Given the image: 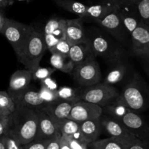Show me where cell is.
I'll list each match as a JSON object with an SVG mask.
<instances>
[{
    "label": "cell",
    "mask_w": 149,
    "mask_h": 149,
    "mask_svg": "<svg viewBox=\"0 0 149 149\" xmlns=\"http://www.w3.org/2000/svg\"><path fill=\"white\" fill-rule=\"evenodd\" d=\"M60 149H71L70 146L67 144L66 142L63 139L62 137L61 138V148H60Z\"/></svg>",
    "instance_id": "cell-45"
},
{
    "label": "cell",
    "mask_w": 149,
    "mask_h": 149,
    "mask_svg": "<svg viewBox=\"0 0 149 149\" xmlns=\"http://www.w3.org/2000/svg\"><path fill=\"white\" fill-rule=\"evenodd\" d=\"M103 1H111V2H113L114 4H116V5L120 7L121 5V2H120V0H103Z\"/></svg>",
    "instance_id": "cell-46"
},
{
    "label": "cell",
    "mask_w": 149,
    "mask_h": 149,
    "mask_svg": "<svg viewBox=\"0 0 149 149\" xmlns=\"http://www.w3.org/2000/svg\"><path fill=\"white\" fill-rule=\"evenodd\" d=\"M90 149H127L126 146L118 138L109 137L105 139H98L88 144Z\"/></svg>",
    "instance_id": "cell-26"
},
{
    "label": "cell",
    "mask_w": 149,
    "mask_h": 149,
    "mask_svg": "<svg viewBox=\"0 0 149 149\" xmlns=\"http://www.w3.org/2000/svg\"><path fill=\"white\" fill-rule=\"evenodd\" d=\"M141 64L146 74L149 77V58H141Z\"/></svg>",
    "instance_id": "cell-41"
},
{
    "label": "cell",
    "mask_w": 149,
    "mask_h": 149,
    "mask_svg": "<svg viewBox=\"0 0 149 149\" xmlns=\"http://www.w3.org/2000/svg\"><path fill=\"white\" fill-rule=\"evenodd\" d=\"M37 129V110L16 108L15 110L9 117L7 134L24 145L36 139Z\"/></svg>",
    "instance_id": "cell-1"
},
{
    "label": "cell",
    "mask_w": 149,
    "mask_h": 149,
    "mask_svg": "<svg viewBox=\"0 0 149 149\" xmlns=\"http://www.w3.org/2000/svg\"><path fill=\"white\" fill-rule=\"evenodd\" d=\"M61 137L71 149H88V143L84 140L80 131L72 135L61 134Z\"/></svg>",
    "instance_id": "cell-30"
},
{
    "label": "cell",
    "mask_w": 149,
    "mask_h": 149,
    "mask_svg": "<svg viewBox=\"0 0 149 149\" xmlns=\"http://www.w3.org/2000/svg\"><path fill=\"white\" fill-rule=\"evenodd\" d=\"M103 115V108L84 100L74 102L68 118L79 123L100 118Z\"/></svg>",
    "instance_id": "cell-10"
},
{
    "label": "cell",
    "mask_w": 149,
    "mask_h": 149,
    "mask_svg": "<svg viewBox=\"0 0 149 149\" xmlns=\"http://www.w3.org/2000/svg\"><path fill=\"white\" fill-rule=\"evenodd\" d=\"M132 52L140 58H149V26L141 22L131 34Z\"/></svg>",
    "instance_id": "cell-11"
},
{
    "label": "cell",
    "mask_w": 149,
    "mask_h": 149,
    "mask_svg": "<svg viewBox=\"0 0 149 149\" xmlns=\"http://www.w3.org/2000/svg\"><path fill=\"white\" fill-rule=\"evenodd\" d=\"M47 50L44 32L32 26L22 56L18 61L25 69L33 72L40 66L41 60Z\"/></svg>",
    "instance_id": "cell-2"
},
{
    "label": "cell",
    "mask_w": 149,
    "mask_h": 149,
    "mask_svg": "<svg viewBox=\"0 0 149 149\" xmlns=\"http://www.w3.org/2000/svg\"><path fill=\"white\" fill-rule=\"evenodd\" d=\"M17 1H26V2H30V1H33V0H17Z\"/></svg>",
    "instance_id": "cell-48"
},
{
    "label": "cell",
    "mask_w": 149,
    "mask_h": 149,
    "mask_svg": "<svg viewBox=\"0 0 149 149\" xmlns=\"http://www.w3.org/2000/svg\"><path fill=\"white\" fill-rule=\"evenodd\" d=\"M14 0H0V8L7 7L13 4Z\"/></svg>",
    "instance_id": "cell-43"
},
{
    "label": "cell",
    "mask_w": 149,
    "mask_h": 149,
    "mask_svg": "<svg viewBox=\"0 0 149 149\" xmlns=\"http://www.w3.org/2000/svg\"><path fill=\"white\" fill-rule=\"evenodd\" d=\"M49 62L52 67L56 70L68 74H71L75 67V65L70 60L69 57L63 56L55 53H51Z\"/></svg>",
    "instance_id": "cell-24"
},
{
    "label": "cell",
    "mask_w": 149,
    "mask_h": 149,
    "mask_svg": "<svg viewBox=\"0 0 149 149\" xmlns=\"http://www.w3.org/2000/svg\"><path fill=\"white\" fill-rule=\"evenodd\" d=\"M32 80L31 71L26 69L17 70L11 75L7 92L11 96L18 94L29 89Z\"/></svg>",
    "instance_id": "cell-15"
},
{
    "label": "cell",
    "mask_w": 149,
    "mask_h": 149,
    "mask_svg": "<svg viewBox=\"0 0 149 149\" xmlns=\"http://www.w3.org/2000/svg\"><path fill=\"white\" fill-rule=\"evenodd\" d=\"M97 23L115 39L121 42H125L129 34L122 22L119 7L109 13L103 19L99 20Z\"/></svg>",
    "instance_id": "cell-8"
},
{
    "label": "cell",
    "mask_w": 149,
    "mask_h": 149,
    "mask_svg": "<svg viewBox=\"0 0 149 149\" xmlns=\"http://www.w3.org/2000/svg\"><path fill=\"white\" fill-rule=\"evenodd\" d=\"M39 92L40 93L42 99L47 104L52 103V102L59 100L58 94H57V91L51 90V89H48V88L45 87V86H41L40 90L39 91Z\"/></svg>",
    "instance_id": "cell-34"
},
{
    "label": "cell",
    "mask_w": 149,
    "mask_h": 149,
    "mask_svg": "<svg viewBox=\"0 0 149 149\" xmlns=\"http://www.w3.org/2000/svg\"><path fill=\"white\" fill-rule=\"evenodd\" d=\"M119 13L125 29L128 34L131 35L141 23L136 8L135 7L121 5L119 7Z\"/></svg>",
    "instance_id": "cell-21"
},
{
    "label": "cell",
    "mask_w": 149,
    "mask_h": 149,
    "mask_svg": "<svg viewBox=\"0 0 149 149\" xmlns=\"http://www.w3.org/2000/svg\"><path fill=\"white\" fill-rule=\"evenodd\" d=\"M66 19L51 18L44 27V36L48 51L52 49L60 40L65 39Z\"/></svg>",
    "instance_id": "cell-9"
},
{
    "label": "cell",
    "mask_w": 149,
    "mask_h": 149,
    "mask_svg": "<svg viewBox=\"0 0 149 149\" xmlns=\"http://www.w3.org/2000/svg\"><path fill=\"white\" fill-rule=\"evenodd\" d=\"M57 129L61 134L63 135H72L80 131V123L74 121L69 118L63 119L52 118Z\"/></svg>",
    "instance_id": "cell-23"
},
{
    "label": "cell",
    "mask_w": 149,
    "mask_h": 149,
    "mask_svg": "<svg viewBox=\"0 0 149 149\" xmlns=\"http://www.w3.org/2000/svg\"><path fill=\"white\" fill-rule=\"evenodd\" d=\"M119 94V92L114 86L100 82L93 86L81 88V100L104 108L114 102Z\"/></svg>",
    "instance_id": "cell-4"
},
{
    "label": "cell",
    "mask_w": 149,
    "mask_h": 149,
    "mask_svg": "<svg viewBox=\"0 0 149 149\" xmlns=\"http://www.w3.org/2000/svg\"><path fill=\"white\" fill-rule=\"evenodd\" d=\"M54 2L63 10L76 14L81 18L85 13L88 5L75 0H53Z\"/></svg>",
    "instance_id": "cell-25"
},
{
    "label": "cell",
    "mask_w": 149,
    "mask_h": 149,
    "mask_svg": "<svg viewBox=\"0 0 149 149\" xmlns=\"http://www.w3.org/2000/svg\"><path fill=\"white\" fill-rule=\"evenodd\" d=\"M71 75L76 83L82 88L100 83L102 79L100 65L95 58L76 65Z\"/></svg>",
    "instance_id": "cell-5"
},
{
    "label": "cell",
    "mask_w": 149,
    "mask_h": 149,
    "mask_svg": "<svg viewBox=\"0 0 149 149\" xmlns=\"http://www.w3.org/2000/svg\"><path fill=\"white\" fill-rule=\"evenodd\" d=\"M0 118H1V116H0Z\"/></svg>",
    "instance_id": "cell-49"
},
{
    "label": "cell",
    "mask_w": 149,
    "mask_h": 149,
    "mask_svg": "<svg viewBox=\"0 0 149 149\" xmlns=\"http://www.w3.org/2000/svg\"><path fill=\"white\" fill-rule=\"evenodd\" d=\"M118 7H119V6L111 1H102L99 4L88 6L84 15L80 18L83 21L93 20L97 23L109 13Z\"/></svg>",
    "instance_id": "cell-17"
},
{
    "label": "cell",
    "mask_w": 149,
    "mask_h": 149,
    "mask_svg": "<svg viewBox=\"0 0 149 149\" xmlns=\"http://www.w3.org/2000/svg\"><path fill=\"white\" fill-rule=\"evenodd\" d=\"M127 149H149V140H142L135 137L126 145Z\"/></svg>",
    "instance_id": "cell-35"
},
{
    "label": "cell",
    "mask_w": 149,
    "mask_h": 149,
    "mask_svg": "<svg viewBox=\"0 0 149 149\" xmlns=\"http://www.w3.org/2000/svg\"><path fill=\"white\" fill-rule=\"evenodd\" d=\"M61 134L58 137L49 140L47 145L46 149H60L61 148Z\"/></svg>",
    "instance_id": "cell-39"
},
{
    "label": "cell",
    "mask_w": 149,
    "mask_h": 149,
    "mask_svg": "<svg viewBox=\"0 0 149 149\" xmlns=\"http://www.w3.org/2000/svg\"><path fill=\"white\" fill-rule=\"evenodd\" d=\"M15 109V103L8 92L0 91V116L8 118Z\"/></svg>",
    "instance_id": "cell-27"
},
{
    "label": "cell",
    "mask_w": 149,
    "mask_h": 149,
    "mask_svg": "<svg viewBox=\"0 0 149 149\" xmlns=\"http://www.w3.org/2000/svg\"><path fill=\"white\" fill-rule=\"evenodd\" d=\"M88 39L95 57H101L112 62H116L120 59L121 53L102 34L96 33L90 35Z\"/></svg>",
    "instance_id": "cell-6"
},
{
    "label": "cell",
    "mask_w": 149,
    "mask_h": 149,
    "mask_svg": "<svg viewBox=\"0 0 149 149\" xmlns=\"http://www.w3.org/2000/svg\"><path fill=\"white\" fill-rule=\"evenodd\" d=\"M6 149H23V145L12 136L6 134L2 137Z\"/></svg>",
    "instance_id": "cell-36"
},
{
    "label": "cell",
    "mask_w": 149,
    "mask_h": 149,
    "mask_svg": "<svg viewBox=\"0 0 149 149\" xmlns=\"http://www.w3.org/2000/svg\"><path fill=\"white\" fill-rule=\"evenodd\" d=\"M5 18H6V17L4 16V15L3 14L2 11L0 10V32H1V30L2 29V28H3V26H4V22H5Z\"/></svg>",
    "instance_id": "cell-44"
},
{
    "label": "cell",
    "mask_w": 149,
    "mask_h": 149,
    "mask_svg": "<svg viewBox=\"0 0 149 149\" xmlns=\"http://www.w3.org/2000/svg\"><path fill=\"white\" fill-rule=\"evenodd\" d=\"M56 71L54 67H42L39 66L36 70L32 72L33 80L42 81L47 77H51L52 74Z\"/></svg>",
    "instance_id": "cell-33"
},
{
    "label": "cell",
    "mask_w": 149,
    "mask_h": 149,
    "mask_svg": "<svg viewBox=\"0 0 149 149\" xmlns=\"http://www.w3.org/2000/svg\"><path fill=\"white\" fill-rule=\"evenodd\" d=\"M116 120L121 123L130 133L138 138L149 140V125L139 112L130 111L122 118Z\"/></svg>",
    "instance_id": "cell-7"
},
{
    "label": "cell",
    "mask_w": 149,
    "mask_h": 149,
    "mask_svg": "<svg viewBox=\"0 0 149 149\" xmlns=\"http://www.w3.org/2000/svg\"><path fill=\"white\" fill-rule=\"evenodd\" d=\"M132 111L127 107L114 102L107 106L103 108V113L109 115L112 118L117 119L122 118L127 112Z\"/></svg>",
    "instance_id": "cell-29"
},
{
    "label": "cell",
    "mask_w": 149,
    "mask_h": 149,
    "mask_svg": "<svg viewBox=\"0 0 149 149\" xmlns=\"http://www.w3.org/2000/svg\"><path fill=\"white\" fill-rule=\"evenodd\" d=\"M103 131L100 117L80 123V132L88 144L98 140Z\"/></svg>",
    "instance_id": "cell-19"
},
{
    "label": "cell",
    "mask_w": 149,
    "mask_h": 149,
    "mask_svg": "<svg viewBox=\"0 0 149 149\" xmlns=\"http://www.w3.org/2000/svg\"><path fill=\"white\" fill-rule=\"evenodd\" d=\"M31 27V26H28L19 21L7 18H5L4 26L0 33L10 42L18 60L22 56Z\"/></svg>",
    "instance_id": "cell-3"
},
{
    "label": "cell",
    "mask_w": 149,
    "mask_h": 149,
    "mask_svg": "<svg viewBox=\"0 0 149 149\" xmlns=\"http://www.w3.org/2000/svg\"><path fill=\"white\" fill-rule=\"evenodd\" d=\"M49 140H34L23 145V149H46Z\"/></svg>",
    "instance_id": "cell-37"
},
{
    "label": "cell",
    "mask_w": 149,
    "mask_h": 149,
    "mask_svg": "<svg viewBox=\"0 0 149 149\" xmlns=\"http://www.w3.org/2000/svg\"><path fill=\"white\" fill-rule=\"evenodd\" d=\"M127 71V66L119 60L116 61V64L109 70L103 83L112 86L116 84L123 80L125 76L126 75Z\"/></svg>",
    "instance_id": "cell-22"
},
{
    "label": "cell",
    "mask_w": 149,
    "mask_h": 149,
    "mask_svg": "<svg viewBox=\"0 0 149 149\" xmlns=\"http://www.w3.org/2000/svg\"><path fill=\"white\" fill-rule=\"evenodd\" d=\"M135 8L141 22L149 26V0H138Z\"/></svg>",
    "instance_id": "cell-31"
},
{
    "label": "cell",
    "mask_w": 149,
    "mask_h": 149,
    "mask_svg": "<svg viewBox=\"0 0 149 149\" xmlns=\"http://www.w3.org/2000/svg\"><path fill=\"white\" fill-rule=\"evenodd\" d=\"M81 88L73 89L68 86H61L57 90L59 100L76 102L81 100Z\"/></svg>",
    "instance_id": "cell-28"
},
{
    "label": "cell",
    "mask_w": 149,
    "mask_h": 149,
    "mask_svg": "<svg viewBox=\"0 0 149 149\" xmlns=\"http://www.w3.org/2000/svg\"><path fill=\"white\" fill-rule=\"evenodd\" d=\"M38 129L35 140H50L61 134L52 118L42 110H37Z\"/></svg>",
    "instance_id": "cell-13"
},
{
    "label": "cell",
    "mask_w": 149,
    "mask_h": 149,
    "mask_svg": "<svg viewBox=\"0 0 149 149\" xmlns=\"http://www.w3.org/2000/svg\"><path fill=\"white\" fill-rule=\"evenodd\" d=\"M138 1V0H120L121 5L130 6V7H135Z\"/></svg>",
    "instance_id": "cell-42"
},
{
    "label": "cell",
    "mask_w": 149,
    "mask_h": 149,
    "mask_svg": "<svg viewBox=\"0 0 149 149\" xmlns=\"http://www.w3.org/2000/svg\"><path fill=\"white\" fill-rule=\"evenodd\" d=\"M8 118H0V137H2L7 133L8 130Z\"/></svg>",
    "instance_id": "cell-40"
},
{
    "label": "cell",
    "mask_w": 149,
    "mask_h": 149,
    "mask_svg": "<svg viewBox=\"0 0 149 149\" xmlns=\"http://www.w3.org/2000/svg\"><path fill=\"white\" fill-rule=\"evenodd\" d=\"M0 149H6V147L5 145H4L2 137H0Z\"/></svg>",
    "instance_id": "cell-47"
},
{
    "label": "cell",
    "mask_w": 149,
    "mask_h": 149,
    "mask_svg": "<svg viewBox=\"0 0 149 149\" xmlns=\"http://www.w3.org/2000/svg\"><path fill=\"white\" fill-rule=\"evenodd\" d=\"M83 20L80 18L66 19L65 39L71 44L79 43L88 41V37L82 25Z\"/></svg>",
    "instance_id": "cell-16"
},
{
    "label": "cell",
    "mask_w": 149,
    "mask_h": 149,
    "mask_svg": "<svg viewBox=\"0 0 149 149\" xmlns=\"http://www.w3.org/2000/svg\"><path fill=\"white\" fill-rule=\"evenodd\" d=\"M11 97L15 103L16 108H29L40 110L43 109L48 105L42 99L39 91L31 90L29 88Z\"/></svg>",
    "instance_id": "cell-14"
},
{
    "label": "cell",
    "mask_w": 149,
    "mask_h": 149,
    "mask_svg": "<svg viewBox=\"0 0 149 149\" xmlns=\"http://www.w3.org/2000/svg\"><path fill=\"white\" fill-rule=\"evenodd\" d=\"M68 57L75 66L88 60L95 58L89 39L87 42L71 45Z\"/></svg>",
    "instance_id": "cell-18"
},
{
    "label": "cell",
    "mask_w": 149,
    "mask_h": 149,
    "mask_svg": "<svg viewBox=\"0 0 149 149\" xmlns=\"http://www.w3.org/2000/svg\"><path fill=\"white\" fill-rule=\"evenodd\" d=\"M41 86H44L45 87L53 91H57L58 89V88H59L56 81L55 80H53L51 77H47V78L45 79L44 80L41 81Z\"/></svg>",
    "instance_id": "cell-38"
},
{
    "label": "cell",
    "mask_w": 149,
    "mask_h": 149,
    "mask_svg": "<svg viewBox=\"0 0 149 149\" xmlns=\"http://www.w3.org/2000/svg\"><path fill=\"white\" fill-rule=\"evenodd\" d=\"M71 44L66 39H63L60 40L53 48L49 51L51 53L58 54V55L68 57L69 55L70 49H71Z\"/></svg>",
    "instance_id": "cell-32"
},
{
    "label": "cell",
    "mask_w": 149,
    "mask_h": 149,
    "mask_svg": "<svg viewBox=\"0 0 149 149\" xmlns=\"http://www.w3.org/2000/svg\"><path fill=\"white\" fill-rule=\"evenodd\" d=\"M100 121L103 130L110 135V137L119 139L125 146L135 137L130 133L121 123L109 115L103 113L100 116Z\"/></svg>",
    "instance_id": "cell-12"
},
{
    "label": "cell",
    "mask_w": 149,
    "mask_h": 149,
    "mask_svg": "<svg viewBox=\"0 0 149 149\" xmlns=\"http://www.w3.org/2000/svg\"><path fill=\"white\" fill-rule=\"evenodd\" d=\"M74 102L68 101L58 100L52 102L41 109L48 114L51 118L55 119H63L68 118L72 110Z\"/></svg>",
    "instance_id": "cell-20"
}]
</instances>
